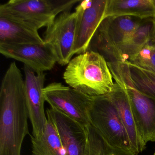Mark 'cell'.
I'll return each mask as SVG.
<instances>
[{
    "label": "cell",
    "mask_w": 155,
    "mask_h": 155,
    "mask_svg": "<svg viewBox=\"0 0 155 155\" xmlns=\"http://www.w3.org/2000/svg\"><path fill=\"white\" fill-rule=\"evenodd\" d=\"M77 15L75 12L60 14L53 23L46 28L43 39L61 66L68 65L73 55Z\"/></svg>",
    "instance_id": "8"
},
{
    "label": "cell",
    "mask_w": 155,
    "mask_h": 155,
    "mask_svg": "<svg viewBox=\"0 0 155 155\" xmlns=\"http://www.w3.org/2000/svg\"><path fill=\"white\" fill-rule=\"evenodd\" d=\"M23 76L15 62L10 64L0 88V155H21L30 135Z\"/></svg>",
    "instance_id": "1"
},
{
    "label": "cell",
    "mask_w": 155,
    "mask_h": 155,
    "mask_svg": "<svg viewBox=\"0 0 155 155\" xmlns=\"http://www.w3.org/2000/svg\"><path fill=\"white\" fill-rule=\"evenodd\" d=\"M86 130L88 140L87 155H136L131 150L109 144L91 124L86 127Z\"/></svg>",
    "instance_id": "18"
},
{
    "label": "cell",
    "mask_w": 155,
    "mask_h": 155,
    "mask_svg": "<svg viewBox=\"0 0 155 155\" xmlns=\"http://www.w3.org/2000/svg\"><path fill=\"white\" fill-rule=\"evenodd\" d=\"M63 78L71 87L90 97L107 95L115 88L107 61L93 51H87L71 59Z\"/></svg>",
    "instance_id": "2"
},
{
    "label": "cell",
    "mask_w": 155,
    "mask_h": 155,
    "mask_svg": "<svg viewBox=\"0 0 155 155\" xmlns=\"http://www.w3.org/2000/svg\"><path fill=\"white\" fill-rule=\"evenodd\" d=\"M44 44L38 31L0 17V44Z\"/></svg>",
    "instance_id": "14"
},
{
    "label": "cell",
    "mask_w": 155,
    "mask_h": 155,
    "mask_svg": "<svg viewBox=\"0 0 155 155\" xmlns=\"http://www.w3.org/2000/svg\"><path fill=\"white\" fill-rule=\"evenodd\" d=\"M121 16L155 18L154 0H108L106 18Z\"/></svg>",
    "instance_id": "16"
},
{
    "label": "cell",
    "mask_w": 155,
    "mask_h": 155,
    "mask_svg": "<svg viewBox=\"0 0 155 155\" xmlns=\"http://www.w3.org/2000/svg\"><path fill=\"white\" fill-rule=\"evenodd\" d=\"M141 20L130 16L107 17L97 30L88 51L95 49L107 62L115 61L119 49Z\"/></svg>",
    "instance_id": "5"
},
{
    "label": "cell",
    "mask_w": 155,
    "mask_h": 155,
    "mask_svg": "<svg viewBox=\"0 0 155 155\" xmlns=\"http://www.w3.org/2000/svg\"><path fill=\"white\" fill-rule=\"evenodd\" d=\"M23 71L26 101L29 118L32 126V136L39 137L44 132L48 122L43 94L46 74L44 72L36 73L26 65H24Z\"/></svg>",
    "instance_id": "10"
},
{
    "label": "cell",
    "mask_w": 155,
    "mask_h": 155,
    "mask_svg": "<svg viewBox=\"0 0 155 155\" xmlns=\"http://www.w3.org/2000/svg\"><path fill=\"white\" fill-rule=\"evenodd\" d=\"M88 117L91 125L109 144L131 150L127 136L117 108L107 94L91 97Z\"/></svg>",
    "instance_id": "6"
},
{
    "label": "cell",
    "mask_w": 155,
    "mask_h": 155,
    "mask_svg": "<svg viewBox=\"0 0 155 155\" xmlns=\"http://www.w3.org/2000/svg\"><path fill=\"white\" fill-rule=\"evenodd\" d=\"M107 4L108 0H85L75 8L77 20L73 56L87 51L97 30L106 18Z\"/></svg>",
    "instance_id": "9"
},
{
    "label": "cell",
    "mask_w": 155,
    "mask_h": 155,
    "mask_svg": "<svg viewBox=\"0 0 155 155\" xmlns=\"http://www.w3.org/2000/svg\"><path fill=\"white\" fill-rule=\"evenodd\" d=\"M129 61L138 67L155 72V40L147 43Z\"/></svg>",
    "instance_id": "20"
},
{
    "label": "cell",
    "mask_w": 155,
    "mask_h": 155,
    "mask_svg": "<svg viewBox=\"0 0 155 155\" xmlns=\"http://www.w3.org/2000/svg\"><path fill=\"white\" fill-rule=\"evenodd\" d=\"M48 119L54 124L67 155H87L86 127L61 112L50 108L46 110Z\"/></svg>",
    "instance_id": "11"
},
{
    "label": "cell",
    "mask_w": 155,
    "mask_h": 155,
    "mask_svg": "<svg viewBox=\"0 0 155 155\" xmlns=\"http://www.w3.org/2000/svg\"><path fill=\"white\" fill-rule=\"evenodd\" d=\"M79 0H10L0 6V17L38 31L53 23L61 13L70 11Z\"/></svg>",
    "instance_id": "3"
},
{
    "label": "cell",
    "mask_w": 155,
    "mask_h": 155,
    "mask_svg": "<svg viewBox=\"0 0 155 155\" xmlns=\"http://www.w3.org/2000/svg\"><path fill=\"white\" fill-rule=\"evenodd\" d=\"M0 52L24 63L36 73L52 70L57 61L45 44H0Z\"/></svg>",
    "instance_id": "12"
},
{
    "label": "cell",
    "mask_w": 155,
    "mask_h": 155,
    "mask_svg": "<svg viewBox=\"0 0 155 155\" xmlns=\"http://www.w3.org/2000/svg\"><path fill=\"white\" fill-rule=\"evenodd\" d=\"M154 155H155V152L154 153Z\"/></svg>",
    "instance_id": "22"
},
{
    "label": "cell",
    "mask_w": 155,
    "mask_h": 155,
    "mask_svg": "<svg viewBox=\"0 0 155 155\" xmlns=\"http://www.w3.org/2000/svg\"><path fill=\"white\" fill-rule=\"evenodd\" d=\"M134 86L141 93L155 99V72L145 69L125 61Z\"/></svg>",
    "instance_id": "19"
},
{
    "label": "cell",
    "mask_w": 155,
    "mask_h": 155,
    "mask_svg": "<svg viewBox=\"0 0 155 155\" xmlns=\"http://www.w3.org/2000/svg\"><path fill=\"white\" fill-rule=\"evenodd\" d=\"M155 40V18L142 20L138 28L119 49L115 61H129L145 45Z\"/></svg>",
    "instance_id": "15"
},
{
    "label": "cell",
    "mask_w": 155,
    "mask_h": 155,
    "mask_svg": "<svg viewBox=\"0 0 155 155\" xmlns=\"http://www.w3.org/2000/svg\"><path fill=\"white\" fill-rule=\"evenodd\" d=\"M115 82L126 91L138 129L145 144L155 141V99L144 95L134 86L126 61L107 62Z\"/></svg>",
    "instance_id": "4"
},
{
    "label": "cell",
    "mask_w": 155,
    "mask_h": 155,
    "mask_svg": "<svg viewBox=\"0 0 155 155\" xmlns=\"http://www.w3.org/2000/svg\"><path fill=\"white\" fill-rule=\"evenodd\" d=\"M43 94L51 107L66 114L84 127L90 124L88 110L92 97L57 82L45 87Z\"/></svg>",
    "instance_id": "7"
},
{
    "label": "cell",
    "mask_w": 155,
    "mask_h": 155,
    "mask_svg": "<svg viewBox=\"0 0 155 155\" xmlns=\"http://www.w3.org/2000/svg\"><path fill=\"white\" fill-rule=\"evenodd\" d=\"M32 155H67L53 123L48 119L46 128L39 137L31 135Z\"/></svg>",
    "instance_id": "17"
},
{
    "label": "cell",
    "mask_w": 155,
    "mask_h": 155,
    "mask_svg": "<svg viewBox=\"0 0 155 155\" xmlns=\"http://www.w3.org/2000/svg\"><path fill=\"white\" fill-rule=\"evenodd\" d=\"M154 3H155V0H154Z\"/></svg>",
    "instance_id": "21"
},
{
    "label": "cell",
    "mask_w": 155,
    "mask_h": 155,
    "mask_svg": "<svg viewBox=\"0 0 155 155\" xmlns=\"http://www.w3.org/2000/svg\"><path fill=\"white\" fill-rule=\"evenodd\" d=\"M115 83L114 90L107 95L117 108L127 136L131 151L137 155L146 149V144L137 127L127 92L122 87Z\"/></svg>",
    "instance_id": "13"
}]
</instances>
